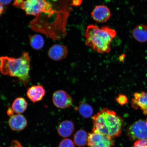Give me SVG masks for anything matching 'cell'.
<instances>
[{
  "instance_id": "obj_4",
  "label": "cell",
  "mask_w": 147,
  "mask_h": 147,
  "mask_svg": "<svg viewBox=\"0 0 147 147\" xmlns=\"http://www.w3.org/2000/svg\"><path fill=\"white\" fill-rule=\"evenodd\" d=\"M116 35L115 30L106 26L100 28L97 26L90 25L84 33L85 45L100 54L109 53L111 51V42Z\"/></svg>"
},
{
  "instance_id": "obj_24",
  "label": "cell",
  "mask_w": 147,
  "mask_h": 147,
  "mask_svg": "<svg viewBox=\"0 0 147 147\" xmlns=\"http://www.w3.org/2000/svg\"><path fill=\"white\" fill-rule=\"evenodd\" d=\"M12 0H0V4L3 5H8L11 3Z\"/></svg>"
},
{
  "instance_id": "obj_14",
  "label": "cell",
  "mask_w": 147,
  "mask_h": 147,
  "mask_svg": "<svg viewBox=\"0 0 147 147\" xmlns=\"http://www.w3.org/2000/svg\"><path fill=\"white\" fill-rule=\"evenodd\" d=\"M132 34L134 38L140 43L147 41V26L145 25L137 26L133 29Z\"/></svg>"
},
{
  "instance_id": "obj_10",
  "label": "cell",
  "mask_w": 147,
  "mask_h": 147,
  "mask_svg": "<svg viewBox=\"0 0 147 147\" xmlns=\"http://www.w3.org/2000/svg\"><path fill=\"white\" fill-rule=\"evenodd\" d=\"M131 106L134 109H140L145 115H147V92H136L134 94L131 101Z\"/></svg>"
},
{
  "instance_id": "obj_20",
  "label": "cell",
  "mask_w": 147,
  "mask_h": 147,
  "mask_svg": "<svg viewBox=\"0 0 147 147\" xmlns=\"http://www.w3.org/2000/svg\"><path fill=\"white\" fill-rule=\"evenodd\" d=\"M59 147H75L74 143L71 140L65 139L61 142Z\"/></svg>"
},
{
  "instance_id": "obj_12",
  "label": "cell",
  "mask_w": 147,
  "mask_h": 147,
  "mask_svg": "<svg viewBox=\"0 0 147 147\" xmlns=\"http://www.w3.org/2000/svg\"><path fill=\"white\" fill-rule=\"evenodd\" d=\"M46 91L41 85L33 86L29 88L26 93L28 98L34 103L39 102L45 96Z\"/></svg>"
},
{
  "instance_id": "obj_23",
  "label": "cell",
  "mask_w": 147,
  "mask_h": 147,
  "mask_svg": "<svg viewBox=\"0 0 147 147\" xmlns=\"http://www.w3.org/2000/svg\"><path fill=\"white\" fill-rule=\"evenodd\" d=\"M82 0H72L71 5L75 7H78L82 4Z\"/></svg>"
},
{
  "instance_id": "obj_26",
  "label": "cell",
  "mask_w": 147,
  "mask_h": 147,
  "mask_svg": "<svg viewBox=\"0 0 147 147\" xmlns=\"http://www.w3.org/2000/svg\"><path fill=\"white\" fill-rule=\"evenodd\" d=\"M3 5L0 4V16L3 13V11H4V7Z\"/></svg>"
},
{
  "instance_id": "obj_18",
  "label": "cell",
  "mask_w": 147,
  "mask_h": 147,
  "mask_svg": "<svg viewBox=\"0 0 147 147\" xmlns=\"http://www.w3.org/2000/svg\"><path fill=\"white\" fill-rule=\"evenodd\" d=\"M78 109L80 114L84 118L90 117L93 113L92 107L87 103L80 102Z\"/></svg>"
},
{
  "instance_id": "obj_7",
  "label": "cell",
  "mask_w": 147,
  "mask_h": 147,
  "mask_svg": "<svg viewBox=\"0 0 147 147\" xmlns=\"http://www.w3.org/2000/svg\"><path fill=\"white\" fill-rule=\"evenodd\" d=\"M53 104L57 108L64 109L72 105V97L63 90H58L54 92L52 97Z\"/></svg>"
},
{
  "instance_id": "obj_13",
  "label": "cell",
  "mask_w": 147,
  "mask_h": 147,
  "mask_svg": "<svg viewBox=\"0 0 147 147\" xmlns=\"http://www.w3.org/2000/svg\"><path fill=\"white\" fill-rule=\"evenodd\" d=\"M74 129V125L73 122L69 120H65L59 125L57 132L61 137L67 138L72 135Z\"/></svg>"
},
{
  "instance_id": "obj_21",
  "label": "cell",
  "mask_w": 147,
  "mask_h": 147,
  "mask_svg": "<svg viewBox=\"0 0 147 147\" xmlns=\"http://www.w3.org/2000/svg\"><path fill=\"white\" fill-rule=\"evenodd\" d=\"M132 147H147V139L136 141Z\"/></svg>"
},
{
  "instance_id": "obj_2",
  "label": "cell",
  "mask_w": 147,
  "mask_h": 147,
  "mask_svg": "<svg viewBox=\"0 0 147 147\" xmlns=\"http://www.w3.org/2000/svg\"><path fill=\"white\" fill-rule=\"evenodd\" d=\"M31 60L29 53L24 52L18 58L0 57V72L5 76L18 78L25 86L30 81Z\"/></svg>"
},
{
  "instance_id": "obj_5",
  "label": "cell",
  "mask_w": 147,
  "mask_h": 147,
  "mask_svg": "<svg viewBox=\"0 0 147 147\" xmlns=\"http://www.w3.org/2000/svg\"><path fill=\"white\" fill-rule=\"evenodd\" d=\"M128 136L133 141L147 139V123L146 121L139 120L134 123L128 128Z\"/></svg>"
},
{
  "instance_id": "obj_27",
  "label": "cell",
  "mask_w": 147,
  "mask_h": 147,
  "mask_svg": "<svg viewBox=\"0 0 147 147\" xmlns=\"http://www.w3.org/2000/svg\"><path fill=\"white\" fill-rule=\"evenodd\" d=\"M125 56L124 55H121L119 57V60L120 61H123L124 60V59L125 58Z\"/></svg>"
},
{
  "instance_id": "obj_19",
  "label": "cell",
  "mask_w": 147,
  "mask_h": 147,
  "mask_svg": "<svg viewBox=\"0 0 147 147\" xmlns=\"http://www.w3.org/2000/svg\"><path fill=\"white\" fill-rule=\"evenodd\" d=\"M116 101L121 106H124L128 103V98L126 95L119 94L116 98Z\"/></svg>"
},
{
  "instance_id": "obj_17",
  "label": "cell",
  "mask_w": 147,
  "mask_h": 147,
  "mask_svg": "<svg viewBox=\"0 0 147 147\" xmlns=\"http://www.w3.org/2000/svg\"><path fill=\"white\" fill-rule=\"evenodd\" d=\"M29 43L32 48L36 50L41 49L45 45V40L40 34H36L29 36Z\"/></svg>"
},
{
  "instance_id": "obj_9",
  "label": "cell",
  "mask_w": 147,
  "mask_h": 147,
  "mask_svg": "<svg viewBox=\"0 0 147 147\" xmlns=\"http://www.w3.org/2000/svg\"><path fill=\"white\" fill-rule=\"evenodd\" d=\"M68 50L65 46L55 44L49 49L48 55L51 60L59 61L67 57Z\"/></svg>"
},
{
  "instance_id": "obj_25",
  "label": "cell",
  "mask_w": 147,
  "mask_h": 147,
  "mask_svg": "<svg viewBox=\"0 0 147 147\" xmlns=\"http://www.w3.org/2000/svg\"><path fill=\"white\" fill-rule=\"evenodd\" d=\"M7 114L9 116L11 117L13 115L14 112L11 108H9L8 110H7Z\"/></svg>"
},
{
  "instance_id": "obj_3",
  "label": "cell",
  "mask_w": 147,
  "mask_h": 147,
  "mask_svg": "<svg viewBox=\"0 0 147 147\" xmlns=\"http://www.w3.org/2000/svg\"><path fill=\"white\" fill-rule=\"evenodd\" d=\"M93 131L108 136L112 138L119 136L124 126L123 119L116 113L104 108L92 117Z\"/></svg>"
},
{
  "instance_id": "obj_8",
  "label": "cell",
  "mask_w": 147,
  "mask_h": 147,
  "mask_svg": "<svg viewBox=\"0 0 147 147\" xmlns=\"http://www.w3.org/2000/svg\"><path fill=\"white\" fill-rule=\"evenodd\" d=\"M93 19L97 23H104L109 19L111 13L109 9L104 5H97L91 13Z\"/></svg>"
},
{
  "instance_id": "obj_28",
  "label": "cell",
  "mask_w": 147,
  "mask_h": 147,
  "mask_svg": "<svg viewBox=\"0 0 147 147\" xmlns=\"http://www.w3.org/2000/svg\"><path fill=\"white\" fill-rule=\"evenodd\" d=\"M146 122L147 123V118L146 119Z\"/></svg>"
},
{
  "instance_id": "obj_15",
  "label": "cell",
  "mask_w": 147,
  "mask_h": 147,
  "mask_svg": "<svg viewBox=\"0 0 147 147\" xmlns=\"http://www.w3.org/2000/svg\"><path fill=\"white\" fill-rule=\"evenodd\" d=\"M28 105V102L24 98L18 97L13 102L11 108L14 113L17 114H21L27 110Z\"/></svg>"
},
{
  "instance_id": "obj_6",
  "label": "cell",
  "mask_w": 147,
  "mask_h": 147,
  "mask_svg": "<svg viewBox=\"0 0 147 147\" xmlns=\"http://www.w3.org/2000/svg\"><path fill=\"white\" fill-rule=\"evenodd\" d=\"M88 145L90 147H114L113 138L93 131L88 134Z\"/></svg>"
},
{
  "instance_id": "obj_11",
  "label": "cell",
  "mask_w": 147,
  "mask_h": 147,
  "mask_svg": "<svg viewBox=\"0 0 147 147\" xmlns=\"http://www.w3.org/2000/svg\"><path fill=\"white\" fill-rule=\"evenodd\" d=\"M10 128L14 131H21L24 129L27 125L25 117L21 114L13 115L10 117L8 121Z\"/></svg>"
},
{
  "instance_id": "obj_22",
  "label": "cell",
  "mask_w": 147,
  "mask_h": 147,
  "mask_svg": "<svg viewBox=\"0 0 147 147\" xmlns=\"http://www.w3.org/2000/svg\"><path fill=\"white\" fill-rule=\"evenodd\" d=\"M8 147H24L21 143L17 140H13L11 143L10 146Z\"/></svg>"
},
{
  "instance_id": "obj_1",
  "label": "cell",
  "mask_w": 147,
  "mask_h": 147,
  "mask_svg": "<svg viewBox=\"0 0 147 147\" xmlns=\"http://www.w3.org/2000/svg\"><path fill=\"white\" fill-rule=\"evenodd\" d=\"M64 0H14L13 5L26 13L35 16L29 26L33 31L42 33L54 40L66 35Z\"/></svg>"
},
{
  "instance_id": "obj_16",
  "label": "cell",
  "mask_w": 147,
  "mask_h": 147,
  "mask_svg": "<svg viewBox=\"0 0 147 147\" xmlns=\"http://www.w3.org/2000/svg\"><path fill=\"white\" fill-rule=\"evenodd\" d=\"M88 135L84 130H78L74 136V144L80 147L85 146L88 144Z\"/></svg>"
}]
</instances>
